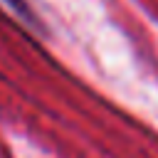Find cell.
Instances as JSON below:
<instances>
[{
	"mask_svg": "<svg viewBox=\"0 0 158 158\" xmlns=\"http://www.w3.org/2000/svg\"><path fill=\"white\" fill-rule=\"evenodd\" d=\"M5 2H7V5L17 12V15H22L25 20H30V17H32V12L27 10V2H25V0H5Z\"/></svg>",
	"mask_w": 158,
	"mask_h": 158,
	"instance_id": "cell-1",
	"label": "cell"
}]
</instances>
